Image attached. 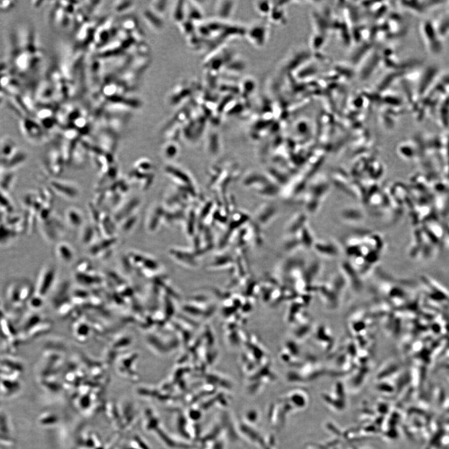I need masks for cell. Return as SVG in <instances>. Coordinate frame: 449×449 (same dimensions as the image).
Here are the masks:
<instances>
[{
	"label": "cell",
	"instance_id": "obj_1",
	"mask_svg": "<svg viewBox=\"0 0 449 449\" xmlns=\"http://www.w3.org/2000/svg\"><path fill=\"white\" fill-rule=\"evenodd\" d=\"M35 35L34 30L25 25L13 30L10 35L7 62L16 78H28L39 65L42 54Z\"/></svg>",
	"mask_w": 449,
	"mask_h": 449
},
{
	"label": "cell",
	"instance_id": "obj_2",
	"mask_svg": "<svg viewBox=\"0 0 449 449\" xmlns=\"http://www.w3.org/2000/svg\"><path fill=\"white\" fill-rule=\"evenodd\" d=\"M420 31L424 45L429 54L433 56L441 54L444 48V40L442 39L437 31L434 21L431 20L423 21L421 23Z\"/></svg>",
	"mask_w": 449,
	"mask_h": 449
},
{
	"label": "cell",
	"instance_id": "obj_3",
	"mask_svg": "<svg viewBox=\"0 0 449 449\" xmlns=\"http://www.w3.org/2000/svg\"><path fill=\"white\" fill-rule=\"evenodd\" d=\"M440 75L439 67L435 64H431L424 68L421 73L416 90V102L418 103L426 96L436 82Z\"/></svg>",
	"mask_w": 449,
	"mask_h": 449
},
{
	"label": "cell",
	"instance_id": "obj_4",
	"mask_svg": "<svg viewBox=\"0 0 449 449\" xmlns=\"http://www.w3.org/2000/svg\"><path fill=\"white\" fill-rule=\"evenodd\" d=\"M435 114L442 124L449 123V94L440 101Z\"/></svg>",
	"mask_w": 449,
	"mask_h": 449
},
{
	"label": "cell",
	"instance_id": "obj_5",
	"mask_svg": "<svg viewBox=\"0 0 449 449\" xmlns=\"http://www.w3.org/2000/svg\"><path fill=\"white\" fill-rule=\"evenodd\" d=\"M434 21L440 37L444 40L445 38L449 36V14L443 15L438 18L437 20Z\"/></svg>",
	"mask_w": 449,
	"mask_h": 449
},
{
	"label": "cell",
	"instance_id": "obj_6",
	"mask_svg": "<svg viewBox=\"0 0 449 449\" xmlns=\"http://www.w3.org/2000/svg\"><path fill=\"white\" fill-rule=\"evenodd\" d=\"M68 223L73 227H80L83 224V217L80 212L75 209H70L67 212Z\"/></svg>",
	"mask_w": 449,
	"mask_h": 449
},
{
	"label": "cell",
	"instance_id": "obj_7",
	"mask_svg": "<svg viewBox=\"0 0 449 449\" xmlns=\"http://www.w3.org/2000/svg\"><path fill=\"white\" fill-rule=\"evenodd\" d=\"M53 186L55 189H59L58 190V192H61V194H65L64 195H66L67 197L70 198L77 197L78 193L74 187L68 186L67 184L57 183V182H54Z\"/></svg>",
	"mask_w": 449,
	"mask_h": 449
},
{
	"label": "cell",
	"instance_id": "obj_8",
	"mask_svg": "<svg viewBox=\"0 0 449 449\" xmlns=\"http://www.w3.org/2000/svg\"><path fill=\"white\" fill-rule=\"evenodd\" d=\"M16 5L15 1H0V12H7L14 9Z\"/></svg>",
	"mask_w": 449,
	"mask_h": 449
},
{
	"label": "cell",
	"instance_id": "obj_9",
	"mask_svg": "<svg viewBox=\"0 0 449 449\" xmlns=\"http://www.w3.org/2000/svg\"><path fill=\"white\" fill-rule=\"evenodd\" d=\"M448 9H449V3H448Z\"/></svg>",
	"mask_w": 449,
	"mask_h": 449
}]
</instances>
